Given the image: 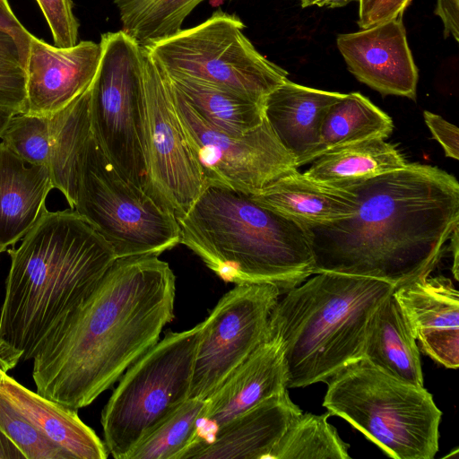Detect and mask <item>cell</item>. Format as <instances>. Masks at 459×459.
I'll return each mask as SVG.
<instances>
[{
  "label": "cell",
  "instance_id": "1",
  "mask_svg": "<svg viewBox=\"0 0 459 459\" xmlns=\"http://www.w3.org/2000/svg\"><path fill=\"white\" fill-rule=\"evenodd\" d=\"M176 277L155 255L117 258L33 358L41 396L90 405L160 337L174 318Z\"/></svg>",
  "mask_w": 459,
  "mask_h": 459
},
{
  "label": "cell",
  "instance_id": "2",
  "mask_svg": "<svg viewBox=\"0 0 459 459\" xmlns=\"http://www.w3.org/2000/svg\"><path fill=\"white\" fill-rule=\"evenodd\" d=\"M353 193L354 213L303 224L314 274L374 278L397 288L430 274L459 226V183L434 166L407 163L367 179L337 184Z\"/></svg>",
  "mask_w": 459,
  "mask_h": 459
},
{
  "label": "cell",
  "instance_id": "3",
  "mask_svg": "<svg viewBox=\"0 0 459 459\" xmlns=\"http://www.w3.org/2000/svg\"><path fill=\"white\" fill-rule=\"evenodd\" d=\"M0 314V340L33 359L43 342L95 289L117 259L112 247L71 208H45L17 248Z\"/></svg>",
  "mask_w": 459,
  "mask_h": 459
},
{
  "label": "cell",
  "instance_id": "4",
  "mask_svg": "<svg viewBox=\"0 0 459 459\" xmlns=\"http://www.w3.org/2000/svg\"><path fill=\"white\" fill-rule=\"evenodd\" d=\"M176 218L180 243L225 282L271 284L282 295L314 274L303 225L249 195L204 184L186 212Z\"/></svg>",
  "mask_w": 459,
  "mask_h": 459
},
{
  "label": "cell",
  "instance_id": "5",
  "mask_svg": "<svg viewBox=\"0 0 459 459\" xmlns=\"http://www.w3.org/2000/svg\"><path fill=\"white\" fill-rule=\"evenodd\" d=\"M394 289L374 278L324 272L284 293L266 334L281 344L287 388L326 383L362 358L368 322Z\"/></svg>",
  "mask_w": 459,
  "mask_h": 459
},
{
  "label": "cell",
  "instance_id": "6",
  "mask_svg": "<svg viewBox=\"0 0 459 459\" xmlns=\"http://www.w3.org/2000/svg\"><path fill=\"white\" fill-rule=\"evenodd\" d=\"M323 406L394 459H433L442 412L424 386L391 377L364 358L327 381Z\"/></svg>",
  "mask_w": 459,
  "mask_h": 459
},
{
  "label": "cell",
  "instance_id": "7",
  "mask_svg": "<svg viewBox=\"0 0 459 459\" xmlns=\"http://www.w3.org/2000/svg\"><path fill=\"white\" fill-rule=\"evenodd\" d=\"M201 323L168 332L122 375L101 412L104 444L116 459L189 398Z\"/></svg>",
  "mask_w": 459,
  "mask_h": 459
},
{
  "label": "cell",
  "instance_id": "8",
  "mask_svg": "<svg viewBox=\"0 0 459 459\" xmlns=\"http://www.w3.org/2000/svg\"><path fill=\"white\" fill-rule=\"evenodd\" d=\"M78 169L74 210L112 247L117 258L159 256L180 243L176 214L148 190L124 177L92 133Z\"/></svg>",
  "mask_w": 459,
  "mask_h": 459
},
{
  "label": "cell",
  "instance_id": "9",
  "mask_svg": "<svg viewBox=\"0 0 459 459\" xmlns=\"http://www.w3.org/2000/svg\"><path fill=\"white\" fill-rule=\"evenodd\" d=\"M244 28L238 16L216 11L200 24L143 48L168 75L211 83L264 103L288 73L254 47Z\"/></svg>",
  "mask_w": 459,
  "mask_h": 459
},
{
  "label": "cell",
  "instance_id": "10",
  "mask_svg": "<svg viewBox=\"0 0 459 459\" xmlns=\"http://www.w3.org/2000/svg\"><path fill=\"white\" fill-rule=\"evenodd\" d=\"M100 45V59L90 87L92 134L120 173L149 191L143 130L142 46L122 30L102 34Z\"/></svg>",
  "mask_w": 459,
  "mask_h": 459
},
{
  "label": "cell",
  "instance_id": "11",
  "mask_svg": "<svg viewBox=\"0 0 459 459\" xmlns=\"http://www.w3.org/2000/svg\"><path fill=\"white\" fill-rule=\"evenodd\" d=\"M142 89L148 189L178 217L197 198L204 179L177 112L169 82L143 47Z\"/></svg>",
  "mask_w": 459,
  "mask_h": 459
},
{
  "label": "cell",
  "instance_id": "12",
  "mask_svg": "<svg viewBox=\"0 0 459 459\" xmlns=\"http://www.w3.org/2000/svg\"><path fill=\"white\" fill-rule=\"evenodd\" d=\"M170 87L204 184L221 185L254 195L279 178L298 170L295 158L280 143L265 118L247 133L231 135L206 123L171 84Z\"/></svg>",
  "mask_w": 459,
  "mask_h": 459
},
{
  "label": "cell",
  "instance_id": "13",
  "mask_svg": "<svg viewBox=\"0 0 459 459\" xmlns=\"http://www.w3.org/2000/svg\"><path fill=\"white\" fill-rule=\"evenodd\" d=\"M281 292L271 284H238L201 323L189 398L206 399L264 339Z\"/></svg>",
  "mask_w": 459,
  "mask_h": 459
},
{
  "label": "cell",
  "instance_id": "14",
  "mask_svg": "<svg viewBox=\"0 0 459 459\" xmlns=\"http://www.w3.org/2000/svg\"><path fill=\"white\" fill-rule=\"evenodd\" d=\"M288 376L281 342L264 339L206 399L192 443L183 456L210 443L229 421L264 400L288 390Z\"/></svg>",
  "mask_w": 459,
  "mask_h": 459
},
{
  "label": "cell",
  "instance_id": "15",
  "mask_svg": "<svg viewBox=\"0 0 459 459\" xmlns=\"http://www.w3.org/2000/svg\"><path fill=\"white\" fill-rule=\"evenodd\" d=\"M337 48L360 82L382 95L416 100L419 73L402 16L340 34Z\"/></svg>",
  "mask_w": 459,
  "mask_h": 459
},
{
  "label": "cell",
  "instance_id": "16",
  "mask_svg": "<svg viewBox=\"0 0 459 459\" xmlns=\"http://www.w3.org/2000/svg\"><path fill=\"white\" fill-rule=\"evenodd\" d=\"M100 52L94 41L62 48L31 34L24 68L25 112L48 117L68 106L91 85Z\"/></svg>",
  "mask_w": 459,
  "mask_h": 459
},
{
  "label": "cell",
  "instance_id": "17",
  "mask_svg": "<svg viewBox=\"0 0 459 459\" xmlns=\"http://www.w3.org/2000/svg\"><path fill=\"white\" fill-rule=\"evenodd\" d=\"M416 341L434 361L459 366V292L445 276L419 277L394 289Z\"/></svg>",
  "mask_w": 459,
  "mask_h": 459
},
{
  "label": "cell",
  "instance_id": "18",
  "mask_svg": "<svg viewBox=\"0 0 459 459\" xmlns=\"http://www.w3.org/2000/svg\"><path fill=\"white\" fill-rule=\"evenodd\" d=\"M344 95L287 79L265 97L264 118L280 143L295 158L298 168L316 158L323 119L328 108Z\"/></svg>",
  "mask_w": 459,
  "mask_h": 459
},
{
  "label": "cell",
  "instance_id": "19",
  "mask_svg": "<svg viewBox=\"0 0 459 459\" xmlns=\"http://www.w3.org/2000/svg\"><path fill=\"white\" fill-rule=\"evenodd\" d=\"M302 413L288 390L270 397L223 426L186 459H269L291 422Z\"/></svg>",
  "mask_w": 459,
  "mask_h": 459
},
{
  "label": "cell",
  "instance_id": "20",
  "mask_svg": "<svg viewBox=\"0 0 459 459\" xmlns=\"http://www.w3.org/2000/svg\"><path fill=\"white\" fill-rule=\"evenodd\" d=\"M53 184L48 168L23 161L0 142V250L34 226Z\"/></svg>",
  "mask_w": 459,
  "mask_h": 459
},
{
  "label": "cell",
  "instance_id": "21",
  "mask_svg": "<svg viewBox=\"0 0 459 459\" xmlns=\"http://www.w3.org/2000/svg\"><path fill=\"white\" fill-rule=\"evenodd\" d=\"M260 205L303 224H324L351 216L352 192L311 178L299 170L284 175L250 195Z\"/></svg>",
  "mask_w": 459,
  "mask_h": 459
},
{
  "label": "cell",
  "instance_id": "22",
  "mask_svg": "<svg viewBox=\"0 0 459 459\" xmlns=\"http://www.w3.org/2000/svg\"><path fill=\"white\" fill-rule=\"evenodd\" d=\"M0 392L72 459L108 457L104 442L80 419L77 410L27 389L8 375L0 380Z\"/></svg>",
  "mask_w": 459,
  "mask_h": 459
},
{
  "label": "cell",
  "instance_id": "23",
  "mask_svg": "<svg viewBox=\"0 0 459 459\" xmlns=\"http://www.w3.org/2000/svg\"><path fill=\"white\" fill-rule=\"evenodd\" d=\"M362 358L398 380L423 386L419 347L394 292L378 305L368 322Z\"/></svg>",
  "mask_w": 459,
  "mask_h": 459
},
{
  "label": "cell",
  "instance_id": "24",
  "mask_svg": "<svg viewBox=\"0 0 459 459\" xmlns=\"http://www.w3.org/2000/svg\"><path fill=\"white\" fill-rule=\"evenodd\" d=\"M48 118L50 142L48 170L51 181L54 188L64 195L70 208L74 210L80 158L92 133L90 88Z\"/></svg>",
  "mask_w": 459,
  "mask_h": 459
},
{
  "label": "cell",
  "instance_id": "25",
  "mask_svg": "<svg viewBox=\"0 0 459 459\" xmlns=\"http://www.w3.org/2000/svg\"><path fill=\"white\" fill-rule=\"evenodd\" d=\"M164 72V71H163ZM170 84L209 125L239 136L264 120V103L204 82L165 74Z\"/></svg>",
  "mask_w": 459,
  "mask_h": 459
},
{
  "label": "cell",
  "instance_id": "26",
  "mask_svg": "<svg viewBox=\"0 0 459 459\" xmlns=\"http://www.w3.org/2000/svg\"><path fill=\"white\" fill-rule=\"evenodd\" d=\"M403 155L382 138H371L325 152L304 172L307 177L337 185L367 179L403 168Z\"/></svg>",
  "mask_w": 459,
  "mask_h": 459
},
{
  "label": "cell",
  "instance_id": "27",
  "mask_svg": "<svg viewBox=\"0 0 459 459\" xmlns=\"http://www.w3.org/2000/svg\"><path fill=\"white\" fill-rule=\"evenodd\" d=\"M393 130L392 118L368 98L359 92L347 93L328 108L323 119L316 158L346 144L385 139Z\"/></svg>",
  "mask_w": 459,
  "mask_h": 459
},
{
  "label": "cell",
  "instance_id": "28",
  "mask_svg": "<svg viewBox=\"0 0 459 459\" xmlns=\"http://www.w3.org/2000/svg\"><path fill=\"white\" fill-rule=\"evenodd\" d=\"M204 0H114L122 30L145 47L182 30L190 13Z\"/></svg>",
  "mask_w": 459,
  "mask_h": 459
},
{
  "label": "cell",
  "instance_id": "29",
  "mask_svg": "<svg viewBox=\"0 0 459 459\" xmlns=\"http://www.w3.org/2000/svg\"><path fill=\"white\" fill-rule=\"evenodd\" d=\"M332 413L299 415L271 452L269 459H350L349 444L328 422Z\"/></svg>",
  "mask_w": 459,
  "mask_h": 459
},
{
  "label": "cell",
  "instance_id": "30",
  "mask_svg": "<svg viewBox=\"0 0 459 459\" xmlns=\"http://www.w3.org/2000/svg\"><path fill=\"white\" fill-rule=\"evenodd\" d=\"M204 407V400L188 398L157 425L127 459H183Z\"/></svg>",
  "mask_w": 459,
  "mask_h": 459
},
{
  "label": "cell",
  "instance_id": "31",
  "mask_svg": "<svg viewBox=\"0 0 459 459\" xmlns=\"http://www.w3.org/2000/svg\"><path fill=\"white\" fill-rule=\"evenodd\" d=\"M0 142L26 163L48 168L50 142L47 117L27 112L15 114Z\"/></svg>",
  "mask_w": 459,
  "mask_h": 459
},
{
  "label": "cell",
  "instance_id": "32",
  "mask_svg": "<svg viewBox=\"0 0 459 459\" xmlns=\"http://www.w3.org/2000/svg\"><path fill=\"white\" fill-rule=\"evenodd\" d=\"M0 429L25 459H72L0 392Z\"/></svg>",
  "mask_w": 459,
  "mask_h": 459
},
{
  "label": "cell",
  "instance_id": "33",
  "mask_svg": "<svg viewBox=\"0 0 459 459\" xmlns=\"http://www.w3.org/2000/svg\"><path fill=\"white\" fill-rule=\"evenodd\" d=\"M51 30L55 46L66 48L78 43L79 22L72 0H36Z\"/></svg>",
  "mask_w": 459,
  "mask_h": 459
},
{
  "label": "cell",
  "instance_id": "34",
  "mask_svg": "<svg viewBox=\"0 0 459 459\" xmlns=\"http://www.w3.org/2000/svg\"><path fill=\"white\" fill-rule=\"evenodd\" d=\"M0 106L16 113L26 110V73L19 63L0 59Z\"/></svg>",
  "mask_w": 459,
  "mask_h": 459
},
{
  "label": "cell",
  "instance_id": "35",
  "mask_svg": "<svg viewBox=\"0 0 459 459\" xmlns=\"http://www.w3.org/2000/svg\"><path fill=\"white\" fill-rule=\"evenodd\" d=\"M425 123L443 148L446 157L459 159V131L456 126L449 123L441 116L425 110L423 112Z\"/></svg>",
  "mask_w": 459,
  "mask_h": 459
},
{
  "label": "cell",
  "instance_id": "36",
  "mask_svg": "<svg viewBox=\"0 0 459 459\" xmlns=\"http://www.w3.org/2000/svg\"><path fill=\"white\" fill-rule=\"evenodd\" d=\"M411 0H374L366 15L358 21L360 29L402 16Z\"/></svg>",
  "mask_w": 459,
  "mask_h": 459
},
{
  "label": "cell",
  "instance_id": "37",
  "mask_svg": "<svg viewBox=\"0 0 459 459\" xmlns=\"http://www.w3.org/2000/svg\"><path fill=\"white\" fill-rule=\"evenodd\" d=\"M0 29L10 32L17 40L27 60L30 33L17 19L11 9L8 0H0Z\"/></svg>",
  "mask_w": 459,
  "mask_h": 459
},
{
  "label": "cell",
  "instance_id": "38",
  "mask_svg": "<svg viewBox=\"0 0 459 459\" xmlns=\"http://www.w3.org/2000/svg\"><path fill=\"white\" fill-rule=\"evenodd\" d=\"M436 14L444 25L445 37L459 39V0H437Z\"/></svg>",
  "mask_w": 459,
  "mask_h": 459
},
{
  "label": "cell",
  "instance_id": "39",
  "mask_svg": "<svg viewBox=\"0 0 459 459\" xmlns=\"http://www.w3.org/2000/svg\"><path fill=\"white\" fill-rule=\"evenodd\" d=\"M0 59L21 64L25 68L26 58L17 40L13 35L0 29Z\"/></svg>",
  "mask_w": 459,
  "mask_h": 459
},
{
  "label": "cell",
  "instance_id": "40",
  "mask_svg": "<svg viewBox=\"0 0 459 459\" xmlns=\"http://www.w3.org/2000/svg\"><path fill=\"white\" fill-rule=\"evenodd\" d=\"M22 360L21 354L0 340V380Z\"/></svg>",
  "mask_w": 459,
  "mask_h": 459
},
{
  "label": "cell",
  "instance_id": "41",
  "mask_svg": "<svg viewBox=\"0 0 459 459\" xmlns=\"http://www.w3.org/2000/svg\"><path fill=\"white\" fill-rule=\"evenodd\" d=\"M0 459H25L17 446L0 429Z\"/></svg>",
  "mask_w": 459,
  "mask_h": 459
},
{
  "label": "cell",
  "instance_id": "42",
  "mask_svg": "<svg viewBox=\"0 0 459 459\" xmlns=\"http://www.w3.org/2000/svg\"><path fill=\"white\" fill-rule=\"evenodd\" d=\"M458 229L459 227L456 226L453 232L451 233L449 239H450V251L452 253L453 256V266H452V273L456 281L459 280L458 277V255H459V238H458Z\"/></svg>",
  "mask_w": 459,
  "mask_h": 459
},
{
  "label": "cell",
  "instance_id": "43",
  "mask_svg": "<svg viewBox=\"0 0 459 459\" xmlns=\"http://www.w3.org/2000/svg\"><path fill=\"white\" fill-rule=\"evenodd\" d=\"M359 0H300L302 8L316 5L319 7L336 8L347 5L351 2H359Z\"/></svg>",
  "mask_w": 459,
  "mask_h": 459
},
{
  "label": "cell",
  "instance_id": "44",
  "mask_svg": "<svg viewBox=\"0 0 459 459\" xmlns=\"http://www.w3.org/2000/svg\"><path fill=\"white\" fill-rule=\"evenodd\" d=\"M15 114L18 113H16L13 109L0 106V137L4 129L6 128L7 125L9 124L11 118Z\"/></svg>",
  "mask_w": 459,
  "mask_h": 459
},
{
  "label": "cell",
  "instance_id": "45",
  "mask_svg": "<svg viewBox=\"0 0 459 459\" xmlns=\"http://www.w3.org/2000/svg\"><path fill=\"white\" fill-rule=\"evenodd\" d=\"M374 0L359 1V20L362 19L369 10Z\"/></svg>",
  "mask_w": 459,
  "mask_h": 459
},
{
  "label": "cell",
  "instance_id": "46",
  "mask_svg": "<svg viewBox=\"0 0 459 459\" xmlns=\"http://www.w3.org/2000/svg\"><path fill=\"white\" fill-rule=\"evenodd\" d=\"M0 253H2L1 250H0Z\"/></svg>",
  "mask_w": 459,
  "mask_h": 459
}]
</instances>
